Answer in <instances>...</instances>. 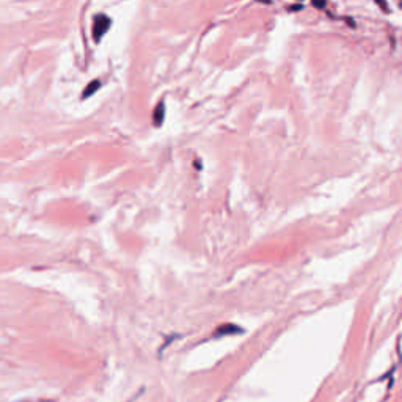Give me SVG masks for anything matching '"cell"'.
Masks as SVG:
<instances>
[{"instance_id":"obj_4","label":"cell","mask_w":402,"mask_h":402,"mask_svg":"<svg viewBox=\"0 0 402 402\" xmlns=\"http://www.w3.org/2000/svg\"><path fill=\"white\" fill-rule=\"evenodd\" d=\"M99 86H101V82H99V80H93L91 83L86 85V88H85V91H83L82 97H83V99H86V97H90L93 93H96V91H97V88H99Z\"/></svg>"},{"instance_id":"obj_1","label":"cell","mask_w":402,"mask_h":402,"mask_svg":"<svg viewBox=\"0 0 402 402\" xmlns=\"http://www.w3.org/2000/svg\"><path fill=\"white\" fill-rule=\"evenodd\" d=\"M112 25V20L108 16L105 14H97L93 20V39L96 42H99L102 39V36L108 31V28H110Z\"/></svg>"},{"instance_id":"obj_6","label":"cell","mask_w":402,"mask_h":402,"mask_svg":"<svg viewBox=\"0 0 402 402\" xmlns=\"http://www.w3.org/2000/svg\"><path fill=\"white\" fill-rule=\"evenodd\" d=\"M377 2L380 3V6H382V8H384V11H387V5H385V3L382 2V0H377Z\"/></svg>"},{"instance_id":"obj_3","label":"cell","mask_w":402,"mask_h":402,"mask_svg":"<svg viewBox=\"0 0 402 402\" xmlns=\"http://www.w3.org/2000/svg\"><path fill=\"white\" fill-rule=\"evenodd\" d=\"M164 118H165V102L160 101L157 104V107L154 108V113H153V121H154V126L159 127L164 123Z\"/></svg>"},{"instance_id":"obj_8","label":"cell","mask_w":402,"mask_h":402,"mask_svg":"<svg viewBox=\"0 0 402 402\" xmlns=\"http://www.w3.org/2000/svg\"><path fill=\"white\" fill-rule=\"evenodd\" d=\"M258 2H266V3H270V0H258Z\"/></svg>"},{"instance_id":"obj_5","label":"cell","mask_w":402,"mask_h":402,"mask_svg":"<svg viewBox=\"0 0 402 402\" xmlns=\"http://www.w3.org/2000/svg\"><path fill=\"white\" fill-rule=\"evenodd\" d=\"M327 5V0H313V6H316L318 9H324Z\"/></svg>"},{"instance_id":"obj_2","label":"cell","mask_w":402,"mask_h":402,"mask_svg":"<svg viewBox=\"0 0 402 402\" xmlns=\"http://www.w3.org/2000/svg\"><path fill=\"white\" fill-rule=\"evenodd\" d=\"M244 330L241 327H237V325H233V324H226V325H222L219 327L215 332H214V336H225V335H237V333H242Z\"/></svg>"},{"instance_id":"obj_7","label":"cell","mask_w":402,"mask_h":402,"mask_svg":"<svg viewBox=\"0 0 402 402\" xmlns=\"http://www.w3.org/2000/svg\"><path fill=\"white\" fill-rule=\"evenodd\" d=\"M291 9H294V11H296V9H302V5H297V6H291Z\"/></svg>"}]
</instances>
